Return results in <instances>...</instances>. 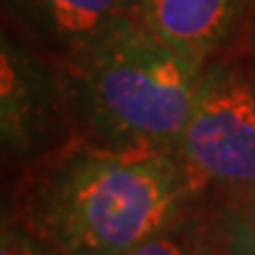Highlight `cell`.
<instances>
[{"label":"cell","instance_id":"2","mask_svg":"<svg viewBox=\"0 0 255 255\" xmlns=\"http://www.w3.org/2000/svg\"><path fill=\"white\" fill-rule=\"evenodd\" d=\"M76 137L107 149L177 154L206 64L128 17L59 64Z\"/></svg>","mask_w":255,"mask_h":255},{"label":"cell","instance_id":"4","mask_svg":"<svg viewBox=\"0 0 255 255\" xmlns=\"http://www.w3.org/2000/svg\"><path fill=\"white\" fill-rule=\"evenodd\" d=\"M76 139L62 66L2 26L0 36V151L14 180Z\"/></svg>","mask_w":255,"mask_h":255},{"label":"cell","instance_id":"6","mask_svg":"<svg viewBox=\"0 0 255 255\" xmlns=\"http://www.w3.org/2000/svg\"><path fill=\"white\" fill-rule=\"evenodd\" d=\"M128 17H137V0H2V26L57 64Z\"/></svg>","mask_w":255,"mask_h":255},{"label":"cell","instance_id":"9","mask_svg":"<svg viewBox=\"0 0 255 255\" xmlns=\"http://www.w3.org/2000/svg\"><path fill=\"white\" fill-rule=\"evenodd\" d=\"M0 255H69L47 239L38 237L36 232L24 227L7 210H2L0 225Z\"/></svg>","mask_w":255,"mask_h":255},{"label":"cell","instance_id":"5","mask_svg":"<svg viewBox=\"0 0 255 255\" xmlns=\"http://www.w3.org/2000/svg\"><path fill=\"white\" fill-rule=\"evenodd\" d=\"M137 19L180 55L208 64L253 40L255 0H137Z\"/></svg>","mask_w":255,"mask_h":255},{"label":"cell","instance_id":"1","mask_svg":"<svg viewBox=\"0 0 255 255\" xmlns=\"http://www.w3.org/2000/svg\"><path fill=\"white\" fill-rule=\"evenodd\" d=\"M206 194L177 154L76 137L17 175L2 210L69 255H128Z\"/></svg>","mask_w":255,"mask_h":255},{"label":"cell","instance_id":"8","mask_svg":"<svg viewBox=\"0 0 255 255\" xmlns=\"http://www.w3.org/2000/svg\"><path fill=\"white\" fill-rule=\"evenodd\" d=\"M128 255H213L206 220V196L170 225L144 239Z\"/></svg>","mask_w":255,"mask_h":255},{"label":"cell","instance_id":"3","mask_svg":"<svg viewBox=\"0 0 255 255\" xmlns=\"http://www.w3.org/2000/svg\"><path fill=\"white\" fill-rule=\"evenodd\" d=\"M177 156L208 194L255 196V40L206 64Z\"/></svg>","mask_w":255,"mask_h":255},{"label":"cell","instance_id":"7","mask_svg":"<svg viewBox=\"0 0 255 255\" xmlns=\"http://www.w3.org/2000/svg\"><path fill=\"white\" fill-rule=\"evenodd\" d=\"M206 220L213 255H255V203L206 194Z\"/></svg>","mask_w":255,"mask_h":255},{"label":"cell","instance_id":"10","mask_svg":"<svg viewBox=\"0 0 255 255\" xmlns=\"http://www.w3.org/2000/svg\"><path fill=\"white\" fill-rule=\"evenodd\" d=\"M237 199H246V201H251V203H255V196H237Z\"/></svg>","mask_w":255,"mask_h":255},{"label":"cell","instance_id":"11","mask_svg":"<svg viewBox=\"0 0 255 255\" xmlns=\"http://www.w3.org/2000/svg\"><path fill=\"white\" fill-rule=\"evenodd\" d=\"M253 40H255V33H253Z\"/></svg>","mask_w":255,"mask_h":255}]
</instances>
